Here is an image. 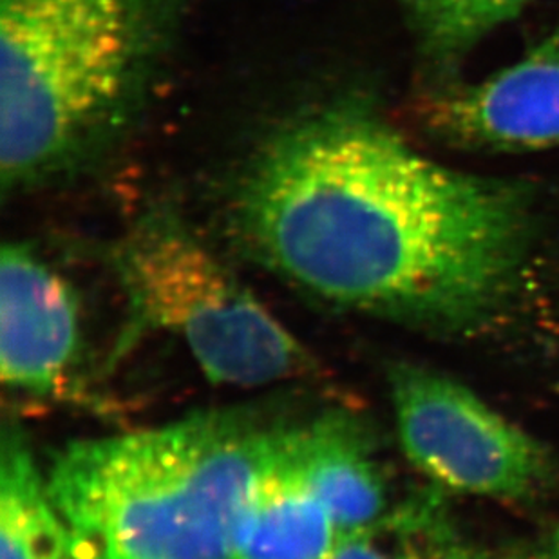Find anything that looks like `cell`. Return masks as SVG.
Listing matches in <instances>:
<instances>
[{
	"label": "cell",
	"mask_w": 559,
	"mask_h": 559,
	"mask_svg": "<svg viewBox=\"0 0 559 559\" xmlns=\"http://www.w3.org/2000/svg\"><path fill=\"white\" fill-rule=\"evenodd\" d=\"M234 227L308 296L465 326L511 288L527 212L516 187L435 164L371 112L338 106L264 143L239 183Z\"/></svg>",
	"instance_id": "obj_1"
},
{
	"label": "cell",
	"mask_w": 559,
	"mask_h": 559,
	"mask_svg": "<svg viewBox=\"0 0 559 559\" xmlns=\"http://www.w3.org/2000/svg\"><path fill=\"white\" fill-rule=\"evenodd\" d=\"M437 559H489L486 555H481L480 550L471 549L465 545L456 544L453 539H449L448 544L443 545Z\"/></svg>",
	"instance_id": "obj_14"
},
{
	"label": "cell",
	"mask_w": 559,
	"mask_h": 559,
	"mask_svg": "<svg viewBox=\"0 0 559 559\" xmlns=\"http://www.w3.org/2000/svg\"><path fill=\"white\" fill-rule=\"evenodd\" d=\"M59 559H106L95 545L85 542V539L74 536L68 531V544L63 547V552Z\"/></svg>",
	"instance_id": "obj_13"
},
{
	"label": "cell",
	"mask_w": 559,
	"mask_h": 559,
	"mask_svg": "<svg viewBox=\"0 0 559 559\" xmlns=\"http://www.w3.org/2000/svg\"><path fill=\"white\" fill-rule=\"evenodd\" d=\"M391 399L407 459L449 491L525 500L547 487V449L469 388L423 366H393Z\"/></svg>",
	"instance_id": "obj_5"
},
{
	"label": "cell",
	"mask_w": 559,
	"mask_h": 559,
	"mask_svg": "<svg viewBox=\"0 0 559 559\" xmlns=\"http://www.w3.org/2000/svg\"><path fill=\"white\" fill-rule=\"evenodd\" d=\"M424 112L437 136L460 147L559 145V32L480 84L440 91Z\"/></svg>",
	"instance_id": "obj_7"
},
{
	"label": "cell",
	"mask_w": 559,
	"mask_h": 559,
	"mask_svg": "<svg viewBox=\"0 0 559 559\" xmlns=\"http://www.w3.org/2000/svg\"><path fill=\"white\" fill-rule=\"evenodd\" d=\"M536 559H559V527L550 534L549 539L545 542L544 549L539 550Z\"/></svg>",
	"instance_id": "obj_15"
},
{
	"label": "cell",
	"mask_w": 559,
	"mask_h": 559,
	"mask_svg": "<svg viewBox=\"0 0 559 559\" xmlns=\"http://www.w3.org/2000/svg\"><path fill=\"white\" fill-rule=\"evenodd\" d=\"M175 0H0V175L55 180L131 122L169 43Z\"/></svg>",
	"instance_id": "obj_3"
},
{
	"label": "cell",
	"mask_w": 559,
	"mask_h": 559,
	"mask_svg": "<svg viewBox=\"0 0 559 559\" xmlns=\"http://www.w3.org/2000/svg\"><path fill=\"white\" fill-rule=\"evenodd\" d=\"M134 316L173 333L216 384H280L321 377L316 357L175 214L132 225L115 252Z\"/></svg>",
	"instance_id": "obj_4"
},
{
	"label": "cell",
	"mask_w": 559,
	"mask_h": 559,
	"mask_svg": "<svg viewBox=\"0 0 559 559\" xmlns=\"http://www.w3.org/2000/svg\"><path fill=\"white\" fill-rule=\"evenodd\" d=\"M68 528L26 438L5 424L0 442V559H59Z\"/></svg>",
	"instance_id": "obj_10"
},
{
	"label": "cell",
	"mask_w": 559,
	"mask_h": 559,
	"mask_svg": "<svg viewBox=\"0 0 559 559\" xmlns=\"http://www.w3.org/2000/svg\"><path fill=\"white\" fill-rule=\"evenodd\" d=\"M424 509L385 512L379 522L341 534L330 559H437L449 536Z\"/></svg>",
	"instance_id": "obj_12"
},
{
	"label": "cell",
	"mask_w": 559,
	"mask_h": 559,
	"mask_svg": "<svg viewBox=\"0 0 559 559\" xmlns=\"http://www.w3.org/2000/svg\"><path fill=\"white\" fill-rule=\"evenodd\" d=\"M290 454L313 495L330 512L338 536L379 522L388 512L384 476L368 429L346 412L296 424Z\"/></svg>",
	"instance_id": "obj_8"
},
{
	"label": "cell",
	"mask_w": 559,
	"mask_h": 559,
	"mask_svg": "<svg viewBox=\"0 0 559 559\" xmlns=\"http://www.w3.org/2000/svg\"><path fill=\"white\" fill-rule=\"evenodd\" d=\"M420 49L435 63L462 59L533 0H402Z\"/></svg>",
	"instance_id": "obj_11"
},
{
	"label": "cell",
	"mask_w": 559,
	"mask_h": 559,
	"mask_svg": "<svg viewBox=\"0 0 559 559\" xmlns=\"http://www.w3.org/2000/svg\"><path fill=\"white\" fill-rule=\"evenodd\" d=\"M294 424L250 407L84 440L48 491L69 533L106 559H234L239 523Z\"/></svg>",
	"instance_id": "obj_2"
},
{
	"label": "cell",
	"mask_w": 559,
	"mask_h": 559,
	"mask_svg": "<svg viewBox=\"0 0 559 559\" xmlns=\"http://www.w3.org/2000/svg\"><path fill=\"white\" fill-rule=\"evenodd\" d=\"M79 301L68 281L27 245L0 259V373L5 388L59 395L80 359Z\"/></svg>",
	"instance_id": "obj_6"
},
{
	"label": "cell",
	"mask_w": 559,
	"mask_h": 559,
	"mask_svg": "<svg viewBox=\"0 0 559 559\" xmlns=\"http://www.w3.org/2000/svg\"><path fill=\"white\" fill-rule=\"evenodd\" d=\"M294 426L250 498L234 559L332 558L337 527L292 459Z\"/></svg>",
	"instance_id": "obj_9"
}]
</instances>
